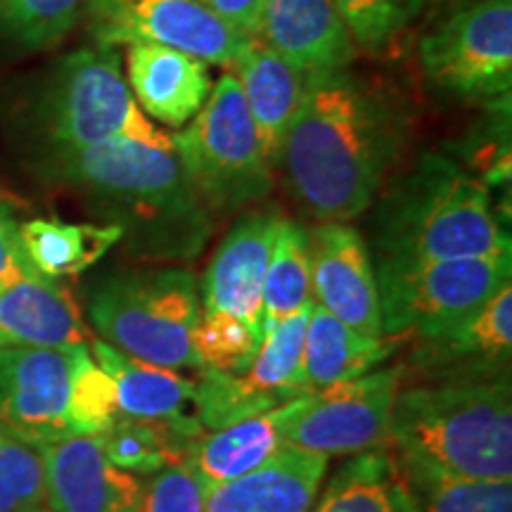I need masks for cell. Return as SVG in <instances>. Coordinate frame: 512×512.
Segmentation results:
<instances>
[{
	"label": "cell",
	"instance_id": "cell-14",
	"mask_svg": "<svg viewBox=\"0 0 512 512\" xmlns=\"http://www.w3.org/2000/svg\"><path fill=\"white\" fill-rule=\"evenodd\" d=\"M69 384V351L0 349V427L36 448L74 437Z\"/></svg>",
	"mask_w": 512,
	"mask_h": 512
},
{
	"label": "cell",
	"instance_id": "cell-21",
	"mask_svg": "<svg viewBox=\"0 0 512 512\" xmlns=\"http://www.w3.org/2000/svg\"><path fill=\"white\" fill-rule=\"evenodd\" d=\"M325 472L328 458L285 444L266 463L214 486L204 512H311Z\"/></svg>",
	"mask_w": 512,
	"mask_h": 512
},
{
	"label": "cell",
	"instance_id": "cell-30",
	"mask_svg": "<svg viewBox=\"0 0 512 512\" xmlns=\"http://www.w3.org/2000/svg\"><path fill=\"white\" fill-rule=\"evenodd\" d=\"M418 512H512V479H460L403 470Z\"/></svg>",
	"mask_w": 512,
	"mask_h": 512
},
{
	"label": "cell",
	"instance_id": "cell-11",
	"mask_svg": "<svg viewBox=\"0 0 512 512\" xmlns=\"http://www.w3.org/2000/svg\"><path fill=\"white\" fill-rule=\"evenodd\" d=\"M311 304L266 332L247 370H202L200 380L195 382V415L204 430H221L238 420L273 411L299 396L313 394L304 382L302 368Z\"/></svg>",
	"mask_w": 512,
	"mask_h": 512
},
{
	"label": "cell",
	"instance_id": "cell-3",
	"mask_svg": "<svg viewBox=\"0 0 512 512\" xmlns=\"http://www.w3.org/2000/svg\"><path fill=\"white\" fill-rule=\"evenodd\" d=\"M401 470L460 479H512V382L408 384L389 418Z\"/></svg>",
	"mask_w": 512,
	"mask_h": 512
},
{
	"label": "cell",
	"instance_id": "cell-28",
	"mask_svg": "<svg viewBox=\"0 0 512 512\" xmlns=\"http://www.w3.org/2000/svg\"><path fill=\"white\" fill-rule=\"evenodd\" d=\"M204 434L200 422H152L119 418L98 434L100 448L112 465L131 475H155L188 458L192 444Z\"/></svg>",
	"mask_w": 512,
	"mask_h": 512
},
{
	"label": "cell",
	"instance_id": "cell-36",
	"mask_svg": "<svg viewBox=\"0 0 512 512\" xmlns=\"http://www.w3.org/2000/svg\"><path fill=\"white\" fill-rule=\"evenodd\" d=\"M34 271L36 268L31 266L29 256L24 252L19 226L10 211L0 204V283H10V280Z\"/></svg>",
	"mask_w": 512,
	"mask_h": 512
},
{
	"label": "cell",
	"instance_id": "cell-16",
	"mask_svg": "<svg viewBox=\"0 0 512 512\" xmlns=\"http://www.w3.org/2000/svg\"><path fill=\"white\" fill-rule=\"evenodd\" d=\"M280 219L273 211H254L221 240L202 280L204 316L235 320L264 335L261 297Z\"/></svg>",
	"mask_w": 512,
	"mask_h": 512
},
{
	"label": "cell",
	"instance_id": "cell-6",
	"mask_svg": "<svg viewBox=\"0 0 512 512\" xmlns=\"http://www.w3.org/2000/svg\"><path fill=\"white\" fill-rule=\"evenodd\" d=\"M171 147L209 214H230L264 200L273 188V166L230 72L211 86L195 119L171 136Z\"/></svg>",
	"mask_w": 512,
	"mask_h": 512
},
{
	"label": "cell",
	"instance_id": "cell-23",
	"mask_svg": "<svg viewBox=\"0 0 512 512\" xmlns=\"http://www.w3.org/2000/svg\"><path fill=\"white\" fill-rule=\"evenodd\" d=\"M309 396H299L273 411L252 415L233 425L202 434L190 448L185 463L192 467L204 489L211 491L254 470L268 458L275 456L287 444V427L302 413Z\"/></svg>",
	"mask_w": 512,
	"mask_h": 512
},
{
	"label": "cell",
	"instance_id": "cell-29",
	"mask_svg": "<svg viewBox=\"0 0 512 512\" xmlns=\"http://www.w3.org/2000/svg\"><path fill=\"white\" fill-rule=\"evenodd\" d=\"M313 302L309 233L290 219H280L271 256H268L264 297H261V328L264 335L285 318Z\"/></svg>",
	"mask_w": 512,
	"mask_h": 512
},
{
	"label": "cell",
	"instance_id": "cell-13",
	"mask_svg": "<svg viewBox=\"0 0 512 512\" xmlns=\"http://www.w3.org/2000/svg\"><path fill=\"white\" fill-rule=\"evenodd\" d=\"M512 285L510 280L456 328L413 339L401 366V382L432 384L496 380L510 375Z\"/></svg>",
	"mask_w": 512,
	"mask_h": 512
},
{
	"label": "cell",
	"instance_id": "cell-34",
	"mask_svg": "<svg viewBox=\"0 0 512 512\" xmlns=\"http://www.w3.org/2000/svg\"><path fill=\"white\" fill-rule=\"evenodd\" d=\"M356 46L382 53L411 19L406 0H332Z\"/></svg>",
	"mask_w": 512,
	"mask_h": 512
},
{
	"label": "cell",
	"instance_id": "cell-37",
	"mask_svg": "<svg viewBox=\"0 0 512 512\" xmlns=\"http://www.w3.org/2000/svg\"><path fill=\"white\" fill-rule=\"evenodd\" d=\"M197 3L249 38H254L264 8V0H197Z\"/></svg>",
	"mask_w": 512,
	"mask_h": 512
},
{
	"label": "cell",
	"instance_id": "cell-24",
	"mask_svg": "<svg viewBox=\"0 0 512 512\" xmlns=\"http://www.w3.org/2000/svg\"><path fill=\"white\" fill-rule=\"evenodd\" d=\"M91 356L117 387L121 418L152 422H200L195 415V380L178 370L150 366L93 339Z\"/></svg>",
	"mask_w": 512,
	"mask_h": 512
},
{
	"label": "cell",
	"instance_id": "cell-17",
	"mask_svg": "<svg viewBox=\"0 0 512 512\" xmlns=\"http://www.w3.org/2000/svg\"><path fill=\"white\" fill-rule=\"evenodd\" d=\"M53 512H136L145 482L112 465L98 437L74 434L41 448Z\"/></svg>",
	"mask_w": 512,
	"mask_h": 512
},
{
	"label": "cell",
	"instance_id": "cell-12",
	"mask_svg": "<svg viewBox=\"0 0 512 512\" xmlns=\"http://www.w3.org/2000/svg\"><path fill=\"white\" fill-rule=\"evenodd\" d=\"M401 384V366H389L318 389L287 427V444L325 458L387 448L389 418Z\"/></svg>",
	"mask_w": 512,
	"mask_h": 512
},
{
	"label": "cell",
	"instance_id": "cell-25",
	"mask_svg": "<svg viewBox=\"0 0 512 512\" xmlns=\"http://www.w3.org/2000/svg\"><path fill=\"white\" fill-rule=\"evenodd\" d=\"M394 351V339H373L351 330L342 320L311 304L304 332L302 368L309 389L330 387V384L356 380L377 370Z\"/></svg>",
	"mask_w": 512,
	"mask_h": 512
},
{
	"label": "cell",
	"instance_id": "cell-32",
	"mask_svg": "<svg viewBox=\"0 0 512 512\" xmlns=\"http://www.w3.org/2000/svg\"><path fill=\"white\" fill-rule=\"evenodd\" d=\"M72 354V384H69L67 418L74 434L98 437L119 420L117 387L112 377L91 356L88 344L69 349Z\"/></svg>",
	"mask_w": 512,
	"mask_h": 512
},
{
	"label": "cell",
	"instance_id": "cell-8",
	"mask_svg": "<svg viewBox=\"0 0 512 512\" xmlns=\"http://www.w3.org/2000/svg\"><path fill=\"white\" fill-rule=\"evenodd\" d=\"M382 337H434L456 328L510 280V256L406 264L377 261Z\"/></svg>",
	"mask_w": 512,
	"mask_h": 512
},
{
	"label": "cell",
	"instance_id": "cell-20",
	"mask_svg": "<svg viewBox=\"0 0 512 512\" xmlns=\"http://www.w3.org/2000/svg\"><path fill=\"white\" fill-rule=\"evenodd\" d=\"M126 83L147 119L176 131L195 119L214 86L207 62L150 43L128 46Z\"/></svg>",
	"mask_w": 512,
	"mask_h": 512
},
{
	"label": "cell",
	"instance_id": "cell-19",
	"mask_svg": "<svg viewBox=\"0 0 512 512\" xmlns=\"http://www.w3.org/2000/svg\"><path fill=\"white\" fill-rule=\"evenodd\" d=\"M88 344L74 297L38 271L0 283V349H62Z\"/></svg>",
	"mask_w": 512,
	"mask_h": 512
},
{
	"label": "cell",
	"instance_id": "cell-27",
	"mask_svg": "<svg viewBox=\"0 0 512 512\" xmlns=\"http://www.w3.org/2000/svg\"><path fill=\"white\" fill-rule=\"evenodd\" d=\"M19 235L31 266L53 280L88 271L124 240L117 223L95 226L57 219H31L19 226Z\"/></svg>",
	"mask_w": 512,
	"mask_h": 512
},
{
	"label": "cell",
	"instance_id": "cell-2",
	"mask_svg": "<svg viewBox=\"0 0 512 512\" xmlns=\"http://www.w3.org/2000/svg\"><path fill=\"white\" fill-rule=\"evenodd\" d=\"M46 171L105 204L140 259L190 261L211 233L209 209L174 150L110 140L53 152Z\"/></svg>",
	"mask_w": 512,
	"mask_h": 512
},
{
	"label": "cell",
	"instance_id": "cell-18",
	"mask_svg": "<svg viewBox=\"0 0 512 512\" xmlns=\"http://www.w3.org/2000/svg\"><path fill=\"white\" fill-rule=\"evenodd\" d=\"M254 38L304 74L347 69L356 43L332 0H264Z\"/></svg>",
	"mask_w": 512,
	"mask_h": 512
},
{
	"label": "cell",
	"instance_id": "cell-10",
	"mask_svg": "<svg viewBox=\"0 0 512 512\" xmlns=\"http://www.w3.org/2000/svg\"><path fill=\"white\" fill-rule=\"evenodd\" d=\"M83 17L98 48L150 43L219 67H230L249 38L197 0H88Z\"/></svg>",
	"mask_w": 512,
	"mask_h": 512
},
{
	"label": "cell",
	"instance_id": "cell-5",
	"mask_svg": "<svg viewBox=\"0 0 512 512\" xmlns=\"http://www.w3.org/2000/svg\"><path fill=\"white\" fill-rule=\"evenodd\" d=\"M93 328L121 354L169 370L200 375L195 328L202 316L200 285L185 268L117 273L88 294Z\"/></svg>",
	"mask_w": 512,
	"mask_h": 512
},
{
	"label": "cell",
	"instance_id": "cell-38",
	"mask_svg": "<svg viewBox=\"0 0 512 512\" xmlns=\"http://www.w3.org/2000/svg\"><path fill=\"white\" fill-rule=\"evenodd\" d=\"M427 3H432V0H406V5H408V10H411V15H415V12H418L420 8H425Z\"/></svg>",
	"mask_w": 512,
	"mask_h": 512
},
{
	"label": "cell",
	"instance_id": "cell-9",
	"mask_svg": "<svg viewBox=\"0 0 512 512\" xmlns=\"http://www.w3.org/2000/svg\"><path fill=\"white\" fill-rule=\"evenodd\" d=\"M420 69L465 100L508 98L512 86V0H477L422 36Z\"/></svg>",
	"mask_w": 512,
	"mask_h": 512
},
{
	"label": "cell",
	"instance_id": "cell-22",
	"mask_svg": "<svg viewBox=\"0 0 512 512\" xmlns=\"http://www.w3.org/2000/svg\"><path fill=\"white\" fill-rule=\"evenodd\" d=\"M230 67L252 114L261 152L275 169L283 159L287 133L302 102L306 74L259 38H247Z\"/></svg>",
	"mask_w": 512,
	"mask_h": 512
},
{
	"label": "cell",
	"instance_id": "cell-7",
	"mask_svg": "<svg viewBox=\"0 0 512 512\" xmlns=\"http://www.w3.org/2000/svg\"><path fill=\"white\" fill-rule=\"evenodd\" d=\"M41 126L53 152L110 140L174 150L169 133L138 107L117 48H81L60 62L43 98Z\"/></svg>",
	"mask_w": 512,
	"mask_h": 512
},
{
	"label": "cell",
	"instance_id": "cell-31",
	"mask_svg": "<svg viewBox=\"0 0 512 512\" xmlns=\"http://www.w3.org/2000/svg\"><path fill=\"white\" fill-rule=\"evenodd\" d=\"M88 0H0V38L24 50H48L83 19Z\"/></svg>",
	"mask_w": 512,
	"mask_h": 512
},
{
	"label": "cell",
	"instance_id": "cell-15",
	"mask_svg": "<svg viewBox=\"0 0 512 512\" xmlns=\"http://www.w3.org/2000/svg\"><path fill=\"white\" fill-rule=\"evenodd\" d=\"M311 297L361 335L382 337L375 266L363 235L347 223H320L309 233Z\"/></svg>",
	"mask_w": 512,
	"mask_h": 512
},
{
	"label": "cell",
	"instance_id": "cell-39",
	"mask_svg": "<svg viewBox=\"0 0 512 512\" xmlns=\"http://www.w3.org/2000/svg\"><path fill=\"white\" fill-rule=\"evenodd\" d=\"M17 512H53V510L41 508V505H31V508H22V510H17Z\"/></svg>",
	"mask_w": 512,
	"mask_h": 512
},
{
	"label": "cell",
	"instance_id": "cell-35",
	"mask_svg": "<svg viewBox=\"0 0 512 512\" xmlns=\"http://www.w3.org/2000/svg\"><path fill=\"white\" fill-rule=\"evenodd\" d=\"M207 494L200 477L181 460L147 479L136 512H204Z\"/></svg>",
	"mask_w": 512,
	"mask_h": 512
},
{
	"label": "cell",
	"instance_id": "cell-26",
	"mask_svg": "<svg viewBox=\"0 0 512 512\" xmlns=\"http://www.w3.org/2000/svg\"><path fill=\"white\" fill-rule=\"evenodd\" d=\"M311 512H418V503L401 465L380 448L349 460Z\"/></svg>",
	"mask_w": 512,
	"mask_h": 512
},
{
	"label": "cell",
	"instance_id": "cell-33",
	"mask_svg": "<svg viewBox=\"0 0 512 512\" xmlns=\"http://www.w3.org/2000/svg\"><path fill=\"white\" fill-rule=\"evenodd\" d=\"M46 501L41 448L0 427V512H17Z\"/></svg>",
	"mask_w": 512,
	"mask_h": 512
},
{
	"label": "cell",
	"instance_id": "cell-1",
	"mask_svg": "<svg viewBox=\"0 0 512 512\" xmlns=\"http://www.w3.org/2000/svg\"><path fill=\"white\" fill-rule=\"evenodd\" d=\"M406 133V114L382 88L347 69L306 74L280 166L313 219L349 223L373 207Z\"/></svg>",
	"mask_w": 512,
	"mask_h": 512
},
{
	"label": "cell",
	"instance_id": "cell-4",
	"mask_svg": "<svg viewBox=\"0 0 512 512\" xmlns=\"http://www.w3.org/2000/svg\"><path fill=\"white\" fill-rule=\"evenodd\" d=\"M373 228L377 261L512 256L510 235L482 178L441 155L420 157L382 192Z\"/></svg>",
	"mask_w": 512,
	"mask_h": 512
}]
</instances>
